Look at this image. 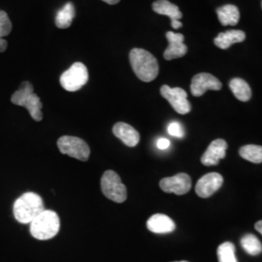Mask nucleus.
<instances>
[{
  "instance_id": "obj_1",
  "label": "nucleus",
  "mask_w": 262,
  "mask_h": 262,
  "mask_svg": "<svg viewBox=\"0 0 262 262\" xmlns=\"http://www.w3.org/2000/svg\"><path fill=\"white\" fill-rule=\"evenodd\" d=\"M131 67L143 82H151L159 75V67L158 60L148 51L135 48L129 54Z\"/></svg>"
},
{
  "instance_id": "obj_2",
  "label": "nucleus",
  "mask_w": 262,
  "mask_h": 262,
  "mask_svg": "<svg viewBox=\"0 0 262 262\" xmlns=\"http://www.w3.org/2000/svg\"><path fill=\"white\" fill-rule=\"evenodd\" d=\"M45 210L43 199L37 193L27 192L19 197L13 206L15 219L24 225L30 224Z\"/></svg>"
},
{
  "instance_id": "obj_3",
  "label": "nucleus",
  "mask_w": 262,
  "mask_h": 262,
  "mask_svg": "<svg viewBox=\"0 0 262 262\" xmlns=\"http://www.w3.org/2000/svg\"><path fill=\"white\" fill-rule=\"evenodd\" d=\"M60 229L59 216L55 211L44 210L30 223V233L37 240H49Z\"/></svg>"
},
{
  "instance_id": "obj_4",
  "label": "nucleus",
  "mask_w": 262,
  "mask_h": 262,
  "mask_svg": "<svg viewBox=\"0 0 262 262\" xmlns=\"http://www.w3.org/2000/svg\"><path fill=\"white\" fill-rule=\"evenodd\" d=\"M11 102L15 105L25 107L34 121L40 122L43 119V104L38 97L37 94L34 93L33 85L31 83L23 82L19 90L16 91L12 95Z\"/></svg>"
},
{
  "instance_id": "obj_5",
  "label": "nucleus",
  "mask_w": 262,
  "mask_h": 262,
  "mask_svg": "<svg viewBox=\"0 0 262 262\" xmlns=\"http://www.w3.org/2000/svg\"><path fill=\"white\" fill-rule=\"evenodd\" d=\"M101 190L105 197L116 203H122L127 198L126 187L122 184L121 177L113 170L104 172L101 178Z\"/></svg>"
},
{
  "instance_id": "obj_6",
  "label": "nucleus",
  "mask_w": 262,
  "mask_h": 262,
  "mask_svg": "<svg viewBox=\"0 0 262 262\" xmlns=\"http://www.w3.org/2000/svg\"><path fill=\"white\" fill-rule=\"evenodd\" d=\"M89 81L88 69L82 62H75L60 76V84L67 92H77Z\"/></svg>"
},
{
  "instance_id": "obj_7",
  "label": "nucleus",
  "mask_w": 262,
  "mask_h": 262,
  "mask_svg": "<svg viewBox=\"0 0 262 262\" xmlns=\"http://www.w3.org/2000/svg\"><path fill=\"white\" fill-rule=\"evenodd\" d=\"M57 147L61 154L73 159L81 161H86L90 159L91 149L89 145L79 137L62 136L57 140Z\"/></svg>"
},
{
  "instance_id": "obj_8",
  "label": "nucleus",
  "mask_w": 262,
  "mask_h": 262,
  "mask_svg": "<svg viewBox=\"0 0 262 262\" xmlns=\"http://www.w3.org/2000/svg\"><path fill=\"white\" fill-rule=\"evenodd\" d=\"M161 95L171 104L173 109L181 115L190 112L191 105L187 100V94L181 88H170L169 85H162L160 89Z\"/></svg>"
},
{
  "instance_id": "obj_9",
  "label": "nucleus",
  "mask_w": 262,
  "mask_h": 262,
  "mask_svg": "<svg viewBox=\"0 0 262 262\" xmlns=\"http://www.w3.org/2000/svg\"><path fill=\"white\" fill-rule=\"evenodd\" d=\"M159 187L167 193L183 195L191 188V179L186 173H179L173 177L163 178L159 182Z\"/></svg>"
},
{
  "instance_id": "obj_10",
  "label": "nucleus",
  "mask_w": 262,
  "mask_h": 262,
  "mask_svg": "<svg viewBox=\"0 0 262 262\" xmlns=\"http://www.w3.org/2000/svg\"><path fill=\"white\" fill-rule=\"evenodd\" d=\"M223 84L217 78L209 73H199L191 80L190 92L194 96H202L207 91H220Z\"/></svg>"
},
{
  "instance_id": "obj_11",
  "label": "nucleus",
  "mask_w": 262,
  "mask_h": 262,
  "mask_svg": "<svg viewBox=\"0 0 262 262\" xmlns=\"http://www.w3.org/2000/svg\"><path fill=\"white\" fill-rule=\"evenodd\" d=\"M224 184V178L219 173H209L199 179L195 187L197 195L201 198L212 196Z\"/></svg>"
},
{
  "instance_id": "obj_12",
  "label": "nucleus",
  "mask_w": 262,
  "mask_h": 262,
  "mask_svg": "<svg viewBox=\"0 0 262 262\" xmlns=\"http://www.w3.org/2000/svg\"><path fill=\"white\" fill-rule=\"evenodd\" d=\"M152 10L159 15L169 17L171 19V26L174 29L182 28L183 24L180 19H182L183 14L177 5L169 2L168 0H157L152 4Z\"/></svg>"
},
{
  "instance_id": "obj_13",
  "label": "nucleus",
  "mask_w": 262,
  "mask_h": 262,
  "mask_svg": "<svg viewBox=\"0 0 262 262\" xmlns=\"http://www.w3.org/2000/svg\"><path fill=\"white\" fill-rule=\"evenodd\" d=\"M166 38L168 40V47L164 51L163 54L166 60H171L186 56L187 47L184 44L185 37L183 34L168 31L166 33Z\"/></svg>"
},
{
  "instance_id": "obj_14",
  "label": "nucleus",
  "mask_w": 262,
  "mask_h": 262,
  "mask_svg": "<svg viewBox=\"0 0 262 262\" xmlns=\"http://www.w3.org/2000/svg\"><path fill=\"white\" fill-rule=\"evenodd\" d=\"M226 149H227V143L224 139H216L213 141L201 158L202 164L206 166L219 164V161L221 159H225Z\"/></svg>"
},
{
  "instance_id": "obj_15",
  "label": "nucleus",
  "mask_w": 262,
  "mask_h": 262,
  "mask_svg": "<svg viewBox=\"0 0 262 262\" xmlns=\"http://www.w3.org/2000/svg\"><path fill=\"white\" fill-rule=\"evenodd\" d=\"M114 135L127 147H135L140 141V134L134 127L125 122H117L113 127Z\"/></svg>"
},
{
  "instance_id": "obj_16",
  "label": "nucleus",
  "mask_w": 262,
  "mask_h": 262,
  "mask_svg": "<svg viewBox=\"0 0 262 262\" xmlns=\"http://www.w3.org/2000/svg\"><path fill=\"white\" fill-rule=\"evenodd\" d=\"M147 227L152 233L166 234L175 230L176 225L171 217L163 214L151 215L147 222Z\"/></svg>"
},
{
  "instance_id": "obj_17",
  "label": "nucleus",
  "mask_w": 262,
  "mask_h": 262,
  "mask_svg": "<svg viewBox=\"0 0 262 262\" xmlns=\"http://www.w3.org/2000/svg\"><path fill=\"white\" fill-rule=\"evenodd\" d=\"M245 39H246V34L244 31L238 30V29H232V30H227L225 32L220 33L215 38L214 42L216 47L226 50L233 44L243 42Z\"/></svg>"
},
{
  "instance_id": "obj_18",
  "label": "nucleus",
  "mask_w": 262,
  "mask_h": 262,
  "mask_svg": "<svg viewBox=\"0 0 262 262\" xmlns=\"http://www.w3.org/2000/svg\"><path fill=\"white\" fill-rule=\"evenodd\" d=\"M217 18L223 26H236L240 19V12L235 5H225L216 10Z\"/></svg>"
},
{
  "instance_id": "obj_19",
  "label": "nucleus",
  "mask_w": 262,
  "mask_h": 262,
  "mask_svg": "<svg viewBox=\"0 0 262 262\" xmlns=\"http://www.w3.org/2000/svg\"><path fill=\"white\" fill-rule=\"evenodd\" d=\"M229 88L235 97L243 102H247L252 97V90L249 84L241 78H234L230 81Z\"/></svg>"
},
{
  "instance_id": "obj_20",
  "label": "nucleus",
  "mask_w": 262,
  "mask_h": 262,
  "mask_svg": "<svg viewBox=\"0 0 262 262\" xmlns=\"http://www.w3.org/2000/svg\"><path fill=\"white\" fill-rule=\"evenodd\" d=\"M74 18H75V7L72 2H68L66 3L62 9L57 12L56 17V26L61 29L68 28L71 26Z\"/></svg>"
},
{
  "instance_id": "obj_21",
  "label": "nucleus",
  "mask_w": 262,
  "mask_h": 262,
  "mask_svg": "<svg viewBox=\"0 0 262 262\" xmlns=\"http://www.w3.org/2000/svg\"><path fill=\"white\" fill-rule=\"evenodd\" d=\"M241 245L245 252L250 255H258L262 253V244L256 236L246 234L241 239Z\"/></svg>"
},
{
  "instance_id": "obj_22",
  "label": "nucleus",
  "mask_w": 262,
  "mask_h": 262,
  "mask_svg": "<svg viewBox=\"0 0 262 262\" xmlns=\"http://www.w3.org/2000/svg\"><path fill=\"white\" fill-rule=\"evenodd\" d=\"M240 156L253 163H261L262 147L257 145H246L239 150Z\"/></svg>"
},
{
  "instance_id": "obj_23",
  "label": "nucleus",
  "mask_w": 262,
  "mask_h": 262,
  "mask_svg": "<svg viewBox=\"0 0 262 262\" xmlns=\"http://www.w3.org/2000/svg\"><path fill=\"white\" fill-rule=\"evenodd\" d=\"M219 262H238L235 256L234 245L230 242L223 243L217 248Z\"/></svg>"
},
{
  "instance_id": "obj_24",
  "label": "nucleus",
  "mask_w": 262,
  "mask_h": 262,
  "mask_svg": "<svg viewBox=\"0 0 262 262\" xmlns=\"http://www.w3.org/2000/svg\"><path fill=\"white\" fill-rule=\"evenodd\" d=\"M12 31V23L6 12L0 11V39L9 35Z\"/></svg>"
},
{
  "instance_id": "obj_25",
  "label": "nucleus",
  "mask_w": 262,
  "mask_h": 262,
  "mask_svg": "<svg viewBox=\"0 0 262 262\" xmlns=\"http://www.w3.org/2000/svg\"><path fill=\"white\" fill-rule=\"evenodd\" d=\"M167 130L171 136H174L177 138H183L185 136V130L182 124L178 122H170Z\"/></svg>"
},
{
  "instance_id": "obj_26",
  "label": "nucleus",
  "mask_w": 262,
  "mask_h": 262,
  "mask_svg": "<svg viewBox=\"0 0 262 262\" xmlns=\"http://www.w3.org/2000/svg\"><path fill=\"white\" fill-rule=\"evenodd\" d=\"M157 146H158L159 150H166L170 147V141L166 139V138H160L158 140Z\"/></svg>"
},
{
  "instance_id": "obj_27",
  "label": "nucleus",
  "mask_w": 262,
  "mask_h": 262,
  "mask_svg": "<svg viewBox=\"0 0 262 262\" xmlns=\"http://www.w3.org/2000/svg\"><path fill=\"white\" fill-rule=\"evenodd\" d=\"M7 46H8L7 41H6L4 38L0 39V53L5 52V51H6V49H7Z\"/></svg>"
},
{
  "instance_id": "obj_28",
  "label": "nucleus",
  "mask_w": 262,
  "mask_h": 262,
  "mask_svg": "<svg viewBox=\"0 0 262 262\" xmlns=\"http://www.w3.org/2000/svg\"><path fill=\"white\" fill-rule=\"evenodd\" d=\"M254 227H255V229L262 235V221H259V222H257L255 225H254Z\"/></svg>"
},
{
  "instance_id": "obj_29",
  "label": "nucleus",
  "mask_w": 262,
  "mask_h": 262,
  "mask_svg": "<svg viewBox=\"0 0 262 262\" xmlns=\"http://www.w3.org/2000/svg\"><path fill=\"white\" fill-rule=\"evenodd\" d=\"M102 1L108 3V4H110V5H115V4L119 3L121 0H102Z\"/></svg>"
},
{
  "instance_id": "obj_30",
  "label": "nucleus",
  "mask_w": 262,
  "mask_h": 262,
  "mask_svg": "<svg viewBox=\"0 0 262 262\" xmlns=\"http://www.w3.org/2000/svg\"><path fill=\"white\" fill-rule=\"evenodd\" d=\"M176 262H188V261H176Z\"/></svg>"
}]
</instances>
